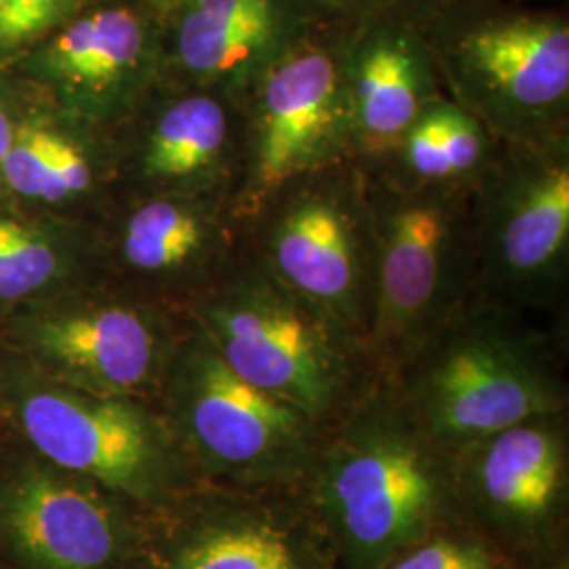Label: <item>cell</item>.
Wrapping results in <instances>:
<instances>
[{"label":"cell","mask_w":569,"mask_h":569,"mask_svg":"<svg viewBox=\"0 0 569 569\" xmlns=\"http://www.w3.org/2000/svg\"><path fill=\"white\" fill-rule=\"evenodd\" d=\"M302 491L340 569H380L435 526L458 519L451 453L416 427L382 376L329 428Z\"/></svg>","instance_id":"1"},{"label":"cell","mask_w":569,"mask_h":569,"mask_svg":"<svg viewBox=\"0 0 569 569\" xmlns=\"http://www.w3.org/2000/svg\"><path fill=\"white\" fill-rule=\"evenodd\" d=\"M561 327L470 296L395 376L407 416L432 443L458 449L540 413L569 409Z\"/></svg>","instance_id":"2"},{"label":"cell","mask_w":569,"mask_h":569,"mask_svg":"<svg viewBox=\"0 0 569 569\" xmlns=\"http://www.w3.org/2000/svg\"><path fill=\"white\" fill-rule=\"evenodd\" d=\"M183 312L239 376L327 430L380 378L366 346L279 283L247 244Z\"/></svg>","instance_id":"3"},{"label":"cell","mask_w":569,"mask_h":569,"mask_svg":"<svg viewBox=\"0 0 569 569\" xmlns=\"http://www.w3.org/2000/svg\"><path fill=\"white\" fill-rule=\"evenodd\" d=\"M420 32L443 96L500 143L569 136V23L559 13L449 0Z\"/></svg>","instance_id":"4"},{"label":"cell","mask_w":569,"mask_h":569,"mask_svg":"<svg viewBox=\"0 0 569 569\" xmlns=\"http://www.w3.org/2000/svg\"><path fill=\"white\" fill-rule=\"evenodd\" d=\"M157 407L203 483L305 488L327 430L239 376L188 319Z\"/></svg>","instance_id":"5"},{"label":"cell","mask_w":569,"mask_h":569,"mask_svg":"<svg viewBox=\"0 0 569 569\" xmlns=\"http://www.w3.org/2000/svg\"><path fill=\"white\" fill-rule=\"evenodd\" d=\"M366 173L378 232V284L367 350L378 373L390 378L475 296L472 186L406 188L378 171Z\"/></svg>","instance_id":"6"},{"label":"cell","mask_w":569,"mask_h":569,"mask_svg":"<svg viewBox=\"0 0 569 569\" xmlns=\"http://www.w3.org/2000/svg\"><path fill=\"white\" fill-rule=\"evenodd\" d=\"M348 18L331 11L247 89L232 211L247 226L289 186L355 161L345 87Z\"/></svg>","instance_id":"7"},{"label":"cell","mask_w":569,"mask_h":569,"mask_svg":"<svg viewBox=\"0 0 569 569\" xmlns=\"http://www.w3.org/2000/svg\"><path fill=\"white\" fill-rule=\"evenodd\" d=\"M244 244L279 283L367 348L378 232L361 164L346 161L289 186L244 226Z\"/></svg>","instance_id":"8"},{"label":"cell","mask_w":569,"mask_h":569,"mask_svg":"<svg viewBox=\"0 0 569 569\" xmlns=\"http://www.w3.org/2000/svg\"><path fill=\"white\" fill-rule=\"evenodd\" d=\"M9 385L11 416L49 465L91 479L148 512L203 486L154 403L32 373Z\"/></svg>","instance_id":"9"},{"label":"cell","mask_w":569,"mask_h":569,"mask_svg":"<svg viewBox=\"0 0 569 569\" xmlns=\"http://www.w3.org/2000/svg\"><path fill=\"white\" fill-rule=\"evenodd\" d=\"M475 293L561 317L569 284V136L500 143L470 188Z\"/></svg>","instance_id":"10"},{"label":"cell","mask_w":569,"mask_h":569,"mask_svg":"<svg viewBox=\"0 0 569 569\" xmlns=\"http://www.w3.org/2000/svg\"><path fill=\"white\" fill-rule=\"evenodd\" d=\"M133 569H340L319 517L296 488L203 483L148 512Z\"/></svg>","instance_id":"11"},{"label":"cell","mask_w":569,"mask_h":569,"mask_svg":"<svg viewBox=\"0 0 569 569\" xmlns=\"http://www.w3.org/2000/svg\"><path fill=\"white\" fill-rule=\"evenodd\" d=\"M451 496L458 519L512 559L569 542V409L451 453Z\"/></svg>","instance_id":"12"},{"label":"cell","mask_w":569,"mask_h":569,"mask_svg":"<svg viewBox=\"0 0 569 569\" xmlns=\"http://www.w3.org/2000/svg\"><path fill=\"white\" fill-rule=\"evenodd\" d=\"M188 329L157 302L127 293H87L47 306L18 327L44 376L70 387L157 406L164 371Z\"/></svg>","instance_id":"13"},{"label":"cell","mask_w":569,"mask_h":569,"mask_svg":"<svg viewBox=\"0 0 569 569\" xmlns=\"http://www.w3.org/2000/svg\"><path fill=\"white\" fill-rule=\"evenodd\" d=\"M146 519L148 510L42 458L0 481V545L21 569H133Z\"/></svg>","instance_id":"14"},{"label":"cell","mask_w":569,"mask_h":569,"mask_svg":"<svg viewBox=\"0 0 569 569\" xmlns=\"http://www.w3.org/2000/svg\"><path fill=\"white\" fill-rule=\"evenodd\" d=\"M173 13L164 63L178 82L241 102L266 68L331 9L326 0H188Z\"/></svg>","instance_id":"15"},{"label":"cell","mask_w":569,"mask_h":569,"mask_svg":"<svg viewBox=\"0 0 569 569\" xmlns=\"http://www.w3.org/2000/svg\"><path fill=\"white\" fill-rule=\"evenodd\" d=\"M152 93L143 100L150 112L131 152L133 178L146 194H203L232 203L243 154L241 102L183 82L159 102Z\"/></svg>","instance_id":"16"},{"label":"cell","mask_w":569,"mask_h":569,"mask_svg":"<svg viewBox=\"0 0 569 569\" xmlns=\"http://www.w3.org/2000/svg\"><path fill=\"white\" fill-rule=\"evenodd\" d=\"M345 87L352 159L363 167L382 163L411 122L443 96L420 28L387 18H348Z\"/></svg>","instance_id":"17"},{"label":"cell","mask_w":569,"mask_h":569,"mask_svg":"<svg viewBox=\"0 0 569 569\" xmlns=\"http://www.w3.org/2000/svg\"><path fill=\"white\" fill-rule=\"evenodd\" d=\"M244 226L230 199L203 194H146L119 226L122 270L142 283L183 291V310L237 260Z\"/></svg>","instance_id":"18"},{"label":"cell","mask_w":569,"mask_h":569,"mask_svg":"<svg viewBox=\"0 0 569 569\" xmlns=\"http://www.w3.org/2000/svg\"><path fill=\"white\" fill-rule=\"evenodd\" d=\"M164 60L142 11L112 4L61 28L42 53V68L89 121L110 124L152 93Z\"/></svg>","instance_id":"19"},{"label":"cell","mask_w":569,"mask_h":569,"mask_svg":"<svg viewBox=\"0 0 569 569\" xmlns=\"http://www.w3.org/2000/svg\"><path fill=\"white\" fill-rule=\"evenodd\" d=\"M498 148L481 122L441 96L411 122L382 163L366 169L406 188H470Z\"/></svg>","instance_id":"20"},{"label":"cell","mask_w":569,"mask_h":569,"mask_svg":"<svg viewBox=\"0 0 569 569\" xmlns=\"http://www.w3.org/2000/svg\"><path fill=\"white\" fill-rule=\"evenodd\" d=\"M68 251L41 226L0 211V302H20L58 283Z\"/></svg>","instance_id":"21"},{"label":"cell","mask_w":569,"mask_h":569,"mask_svg":"<svg viewBox=\"0 0 569 569\" xmlns=\"http://www.w3.org/2000/svg\"><path fill=\"white\" fill-rule=\"evenodd\" d=\"M515 559L462 519H449L390 557L380 569H512Z\"/></svg>","instance_id":"22"},{"label":"cell","mask_w":569,"mask_h":569,"mask_svg":"<svg viewBox=\"0 0 569 569\" xmlns=\"http://www.w3.org/2000/svg\"><path fill=\"white\" fill-rule=\"evenodd\" d=\"M58 133L60 131L41 127H23L16 131L13 143L0 164L2 178L13 192L41 201Z\"/></svg>","instance_id":"23"},{"label":"cell","mask_w":569,"mask_h":569,"mask_svg":"<svg viewBox=\"0 0 569 569\" xmlns=\"http://www.w3.org/2000/svg\"><path fill=\"white\" fill-rule=\"evenodd\" d=\"M81 4L82 0H0V53L41 39Z\"/></svg>","instance_id":"24"},{"label":"cell","mask_w":569,"mask_h":569,"mask_svg":"<svg viewBox=\"0 0 569 569\" xmlns=\"http://www.w3.org/2000/svg\"><path fill=\"white\" fill-rule=\"evenodd\" d=\"M98 180L96 163L84 143L58 133L41 201L60 203L87 194Z\"/></svg>","instance_id":"25"},{"label":"cell","mask_w":569,"mask_h":569,"mask_svg":"<svg viewBox=\"0 0 569 569\" xmlns=\"http://www.w3.org/2000/svg\"><path fill=\"white\" fill-rule=\"evenodd\" d=\"M327 7L350 20L387 18L420 26L449 0H326Z\"/></svg>","instance_id":"26"},{"label":"cell","mask_w":569,"mask_h":569,"mask_svg":"<svg viewBox=\"0 0 569 569\" xmlns=\"http://www.w3.org/2000/svg\"><path fill=\"white\" fill-rule=\"evenodd\" d=\"M512 569H569V542L519 557Z\"/></svg>","instance_id":"27"},{"label":"cell","mask_w":569,"mask_h":569,"mask_svg":"<svg viewBox=\"0 0 569 569\" xmlns=\"http://www.w3.org/2000/svg\"><path fill=\"white\" fill-rule=\"evenodd\" d=\"M16 131H18V129L13 127L9 114L0 108V164L4 161V157H7V152H9L11 143H13Z\"/></svg>","instance_id":"28"},{"label":"cell","mask_w":569,"mask_h":569,"mask_svg":"<svg viewBox=\"0 0 569 569\" xmlns=\"http://www.w3.org/2000/svg\"><path fill=\"white\" fill-rule=\"evenodd\" d=\"M157 7H161L164 11H176L180 4L188 2V0H152Z\"/></svg>","instance_id":"29"}]
</instances>
